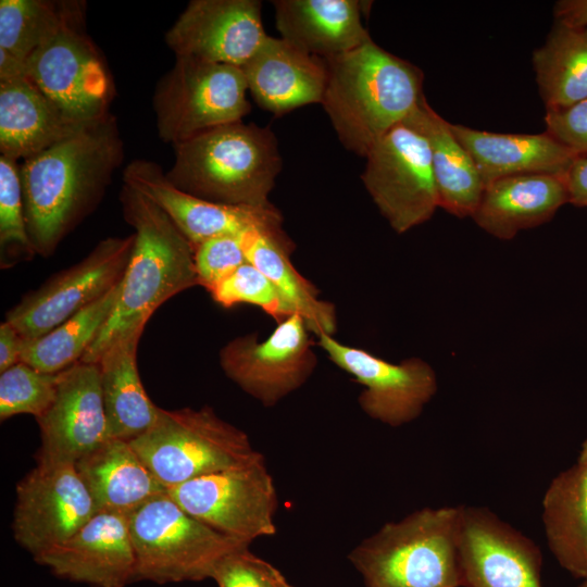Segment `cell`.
<instances>
[{"instance_id": "603a6c76", "label": "cell", "mask_w": 587, "mask_h": 587, "mask_svg": "<svg viewBox=\"0 0 587 587\" xmlns=\"http://www.w3.org/2000/svg\"><path fill=\"white\" fill-rule=\"evenodd\" d=\"M87 124L64 113L28 76L0 82V155L23 161Z\"/></svg>"}, {"instance_id": "1f68e13d", "label": "cell", "mask_w": 587, "mask_h": 587, "mask_svg": "<svg viewBox=\"0 0 587 587\" xmlns=\"http://www.w3.org/2000/svg\"><path fill=\"white\" fill-rule=\"evenodd\" d=\"M120 284L43 336L24 339L21 362L46 373L79 362L111 316Z\"/></svg>"}, {"instance_id": "b9f144b4", "label": "cell", "mask_w": 587, "mask_h": 587, "mask_svg": "<svg viewBox=\"0 0 587 587\" xmlns=\"http://www.w3.org/2000/svg\"><path fill=\"white\" fill-rule=\"evenodd\" d=\"M555 22L573 27H587V0H560L553 8Z\"/></svg>"}, {"instance_id": "ffe728a7", "label": "cell", "mask_w": 587, "mask_h": 587, "mask_svg": "<svg viewBox=\"0 0 587 587\" xmlns=\"http://www.w3.org/2000/svg\"><path fill=\"white\" fill-rule=\"evenodd\" d=\"M35 561L64 579L91 587H125L136 580L128 516L97 512L72 537Z\"/></svg>"}, {"instance_id": "7402d4cb", "label": "cell", "mask_w": 587, "mask_h": 587, "mask_svg": "<svg viewBox=\"0 0 587 587\" xmlns=\"http://www.w3.org/2000/svg\"><path fill=\"white\" fill-rule=\"evenodd\" d=\"M565 203L569 195L564 176L514 175L485 186L472 218L491 236L510 240L523 229L548 222Z\"/></svg>"}, {"instance_id": "f1b7e54d", "label": "cell", "mask_w": 587, "mask_h": 587, "mask_svg": "<svg viewBox=\"0 0 587 587\" xmlns=\"http://www.w3.org/2000/svg\"><path fill=\"white\" fill-rule=\"evenodd\" d=\"M138 342L135 337L120 339L96 362L110 437L126 441L145 434L161 410L141 383L136 362Z\"/></svg>"}, {"instance_id": "4316f807", "label": "cell", "mask_w": 587, "mask_h": 587, "mask_svg": "<svg viewBox=\"0 0 587 587\" xmlns=\"http://www.w3.org/2000/svg\"><path fill=\"white\" fill-rule=\"evenodd\" d=\"M249 263L275 286L291 314H299L311 333L333 335L337 328L335 305L319 298L317 289L294 266V243L285 232L250 228L239 235Z\"/></svg>"}, {"instance_id": "9c48e42d", "label": "cell", "mask_w": 587, "mask_h": 587, "mask_svg": "<svg viewBox=\"0 0 587 587\" xmlns=\"http://www.w3.org/2000/svg\"><path fill=\"white\" fill-rule=\"evenodd\" d=\"M247 91L239 66L176 57L153 95L160 138L175 146L210 129L241 122L250 112Z\"/></svg>"}, {"instance_id": "4dcf8cb0", "label": "cell", "mask_w": 587, "mask_h": 587, "mask_svg": "<svg viewBox=\"0 0 587 587\" xmlns=\"http://www.w3.org/2000/svg\"><path fill=\"white\" fill-rule=\"evenodd\" d=\"M533 65L546 111L587 98V27L555 22L545 43L534 51Z\"/></svg>"}, {"instance_id": "74e56055", "label": "cell", "mask_w": 587, "mask_h": 587, "mask_svg": "<svg viewBox=\"0 0 587 587\" xmlns=\"http://www.w3.org/2000/svg\"><path fill=\"white\" fill-rule=\"evenodd\" d=\"M198 285L207 291L247 263L239 236L212 237L193 250Z\"/></svg>"}, {"instance_id": "7bdbcfd3", "label": "cell", "mask_w": 587, "mask_h": 587, "mask_svg": "<svg viewBox=\"0 0 587 587\" xmlns=\"http://www.w3.org/2000/svg\"><path fill=\"white\" fill-rule=\"evenodd\" d=\"M577 462L587 463V438L582 444Z\"/></svg>"}, {"instance_id": "cb8c5ba5", "label": "cell", "mask_w": 587, "mask_h": 587, "mask_svg": "<svg viewBox=\"0 0 587 587\" xmlns=\"http://www.w3.org/2000/svg\"><path fill=\"white\" fill-rule=\"evenodd\" d=\"M459 141L471 154L486 185L523 174L564 176L577 153L546 132L500 134L451 124Z\"/></svg>"}, {"instance_id": "836d02e7", "label": "cell", "mask_w": 587, "mask_h": 587, "mask_svg": "<svg viewBox=\"0 0 587 587\" xmlns=\"http://www.w3.org/2000/svg\"><path fill=\"white\" fill-rule=\"evenodd\" d=\"M59 373H46L20 362L0 374V419L42 415L54 400Z\"/></svg>"}, {"instance_id": "d4e9b609", "label": "cell", "mask_w": 587, "mask_h": 587, "mask_svg": "<svg viewBox=\"0 0 587 587\" xmlns=\"http://www.w3.org/2000/svg\"><path fill=\"white\" fill-rule=\"evenodd\" d=\"M280 38L324 60L345 54L371 40L355 0H276Z\"/></svg>"}, {"instance_id": "e575fe53", "label": "cell", "mask_w": 587, "mask_h": 587, "mask_svg": "<svg viewBox=\"0 0 587 587\" xmlns=\"http://www.w3.org/2000/svg\"><path fill=\"white\" fill-rule=\"evenodd\" d=\"M224 308L239 303L259 307L279 323L291 315L272 282L247 262L208 291Z\"/></svg>"}, {"instance_id": "2e32d148", "label": "cell", "mask_w": 587, "mask_h": 587, "mask_svg": "<svg viewBox=\"0 0 587 587\" xmlns=\"http://www.w3.org/2000/svg\"><path fill=\"white\" fill-rule=\"evenodd\" d=\"M462 587H542L538 546L486 507L461 505Z\"/></svg>"}, {"instance_id": "5b68a950", "label": "cell", "mask_w": 587, "mask_h": 587, "mask_svg": "<svg viewBox=\"0 0 587 587\" xmlns=\"http://www.w3.org/2000/svg\"><path fill=\"white\" fill-rule=\"evenodd\" d=\"M461 505L422 508L385 523L348 559L365 587H462Z\"/></svg>"}, {"instance_id": "8d00e7d4", "label": "cell", "mask_w": 587, "mask_h": 587, "mask_svg": "<svg viewBox=\"0 0 587 587\" xmlns=\"http://www.w3.org/2000/svg\"><path fill=\"white\" fill-rule=\"evenodd\" d=\"M212 579L217 587H294L274 565L252 553L249 547L226 555Z\"/></svg>"}, {"instance_id": "6da1fadb", "label": "cell", "mask_w": 587, "mask_h": 587, "mask_svg": "<svg viewBox=\"0 0 587 587\" xmlns=\"http://www.w3.org/2000/svg\"><path fill=\"white\" fill-rule=\"evenodd\" d=\"M123 158L112 114L22 161L27 234L35 253L49 257L98 203Z\"/></svg>"}, {"instance_id": "3957f363", "label": "cell", "mask_w": 587, "mask_h": 587, "mask_svg": "<svg viewBox=\"0 0 587 587\" xmlns=\"http://www.w3.org/2000/svg\"><path fill=\"white\" fill-rule=\"evenodd\" d=\"M325 61L322 104L342 146L355 154L365 157L424 96L422 71L373 39Z\"/></svg>"}, {"instance_id": "9a60e30c", "label": "cell", "mask_w": 587, "mask_h": 587, "mask_svg": "<svg viewBox=\"0 0 587 587\" xmlns=\"http://www.w3.org/2000/svg\"><path fill=\"white\" fill-rule=\"evenodd\" d=\"M319 346L364 389L358 401L371 419L391 427L416 420L438 389L434 369L420 358L392 363L333 335H320Z\"/></svg>"}, {"instance_id": "d590c367", "label": "cell", "mask_w": 587, "mask_h": 587, "mask_svg": "<svg viewBox=\"0 0 587 587\" xmlns=\"http://www.w3.org/2000/svg\"><path fill=\"white\" fill-rule=\"evenodd\" d=\"M0 243L35 253L27 234L17 161L0 155Z\"/></svg>"}, {"instance_id": "4fadbf2b", "label": "cell", "mask_w": 587, "mask_h": 587, "mask_svg": "<svg viewBox=\"0 0 587 587\" xmlns=\"http://www.w3.org/2000/svg\"><path fill=\"white\" fill-rule=\"evenodd\" d=\"M96 513L74 463L37 462L16 486L13 535L35 559L67 540Z\"/></svg>"}, {"instance_id": "7c38bea8", "label": "cell", "mask_w": 587, "mask_h": 587, "mask_svg": "<svg viewBox=\"0 0 587 587\" xmlns=\"http://www.w3.org/2000/svg\"><path fill=\"white\" fill-rule=\"evenodd\" d=\"M134 242V234L99 241L82 261L25 295L5 321L24 339L49 333L122 280Z\"/></svg>"}, {"instance_id": "60d3db41", "label": "cell", "mask_w": 587, "mask_h": 587, "mask_svg": "<svg viewBox=\"0 0 587 587\" xmlns=\"http://www.w3.org/2000/svg\"><path fill=\"white\" fill-rule=\"evenodd\" d=\"M24 338L4 320L0 325V373L21 362Z\"/></svg>"}, {"instance_id": "ab89813d", "label": "cell", "mask_w": 587, "mask_h": 587, "mask_svg": "<svg viewBox=\"0 0 587 587\" xmlns=\"http://www.w3.org/2000/svg\"><path fill=\"white\" fill-rule=\"evenodd\" d=\"M569 203L587 207V154H577L564 175Z\"/></svg>"}, {"instance_id": "ba28073f", "label": "cell", "mask_w": 587, "mask_h": 587, "mask_svg": "<svg viewBox=\"0 0 587 587\" xmlns=\"http://www.w3.org/2000/svg\"><path fill=\"white\" fill-rule=\"evenodd\" d=\"M29 79L80 123L108 116L114 96L108 66L85 28V3L62 1L58 24L26 62Z\"/></svg>"}, {"instance_id": "277c9868", "label": "cell", "mask_w": 587, "mask_h": 587, "mask_svg": "<svg viewBox=\"0 0 587 587\" xmlns=\"http://www.w3.org/2000/svg\"><path fill=\"white\" fill-rule=\"evenodd\" d=\"M173 147L174 163L165 174L179 189L227 205H272L268 195L283 162L270 127L236 122Z\"/></svg>"}, {"instance_id": "ee69618b", "label": "cell", "mask_w": 587, "mask_h": 587, "mask_svg": "<svg viewBox=\"0 0 587 587\" xmlns=\"http://www.w3.org/2000/svg\"><path fill=\"white\" fill-rule=\"evenodd\" d=\"M578 587H587V579H584L583 583Z\"/></svg>"}, {"instance_id": "83f0119b", "label": "cell", "mask_w": 587, "mask_h": 587, "mask_svg": "<svg viewBox=\"0 0 587 587\" xmlns=\"http://www.w3.org/2000/svg\"><path fill=\"white\" fill-rule=\"evenodd\" d=\"M408 117L428 141L439 208L457 217H472L485 184L471 154L425 96Z\"/></svg>"}, {"instance_id": "f546056e", "label": "cell", "mask_w": 587, "mask_h": 587, "mask_svg": "<svg viewBox=\"0 0 587 587\" xmlns=\"http://www.w3.org/2000/svg\"><path fill=\"white\" fill-rule=\"evenodd\" d=\"M548 547L572 576L587 579V463L559 473L542 498Z\"/></svg>"}, {"instance_id": "5bb4252c", "label": "cell", "mask_w": 587, "mask_h": 587, "mask_svg": "<svg viewBox=\"0 0 587 587\" xmlns=\"http://www.w3.org/2000/svg\"><path fill=\"white\" fill-rule=\"evenodd\" d=\"M310 333L302 316L291 314L265 340L246 335L229 341L221 350V366L243 391L273 407L313 373L317 360Z\"/></svg>"}, {"instance_id": "8fae6325", "label": "cell", "mask_w": 587, "mask_h": 587, "mask_svg": "<svg viewBox=\"0 0 587 587\" xmlns=\"http://www.w3.org/2000/svg\"><path fill=\"white\" fill-rule=\"evenodd\" d=\"M168 495L189 514L237 540L251 544L276 534L277 492L262 453L173 487Z\"/></svg>"}, {"instance_id": "52a82bcc", "label": "cell", "mask_w": 587, "mask_h": 587, "mask_svg": "<svg viewBox=\"0 0 587 587\" xmlns=\"http://www.w3.org/2000/svg\"><path fill=\"white\" fill-rule=\"evenodd\" d=\"M129 442L167 489L261 454L243 430L210 407L161 409L155 423Z\"/></svg>"}, {"instance_id": "484cf974", "label": "cell", "mask_w": 587, "mask_h": 587, "mask_svg": "<svg viewBox=\"0 0 587 587\" xmlns=\"http://www.w3.org/2000/svg\"><path fill=\"white\" fill-rule=\"evenodd\" d=\"M97 512L130 515L168 489L129 441L110 438L75 463Z\"/></svg>"}, {"instance_id": "8992f818", "label": "cell", "mask_w": 587, "mask_h": 587, "mask_svg": "<svg viewBox=\"0 0 587 587\" xmlns=\"http://www.w3.org/2000/svg\"><path fill=\"white\" fill-rule=\"evenodd\" d=\"M128 523L136 580L167 584L212 578L226 555L250 546L199 521L168 491L128 515Z\"/></svg>"}, {"instance_id": "44dd1931", "label": "cell", "mask_w": 587, "mask_h": 587, "mask_svg": "<svg viewBox=\"0 0 587 587\" xmlns=\"http://www.w3.org/2000/svg\"><path fill=\"white\" fill-rule=\"evenodd\" d=\"M241 68L254 101L275 115L322 103L327 80L326 61L283 38L267 35Z\"/></svg>"}, {"instance_id": "30bf717a", "label": "cell", "mask_w": 587, "mask_h": 587, "mask_svg": "<svg viewBox=\"0 0 587 587\" xmlns=\"http://www.w3.org/2000/svg\"><path fill=\"white\" fill-rule=\"evenodd\" d=\"M361 179L391 228L403 234L439 208L428 141L407 117L365 155Z\"/></svg>"}, {"instance_id": "e0dca14e", "label": "cell", "mask_w": 587, "mask_h": 587, "mask_svg": "<svg viewBox=\"0 0 587 587\" xmlns=\"http://www.w3.org/2000/svg\"><path fill=\"white\" fill-rule=\"evenodd\" d=\"M124 184L160 208L195 250L203 241L222 235L239 236L250 228L282 232L283 216L270 207H237L192 196L170 182L154 162L134 160L123 172Z\"/></svg>"}, {"instance_id": "d6986e66", "label": "cell", "mask_w": 587, "mask_h": 587, "mask_svg": "<svg viewBox=\"0 0 587 587\" xmlns=\"http://www.w3.org/2000/svg\"><path fill=\"white\" fill-rule=\"evenodd\" d=\"M36 421L37 462L75 464L110 439L98 364L79 361L60 372L54 400Z\"/></svg>"}, {"instance_id": "ac0fdd59", "label": "cell", "mask_w": 587, "mask_h": 587, "mask_svg": "<svg viewBox=\"0 0 587 587\" xmlns=\"http://www.w3.org/2000/svg\"><path fill=\"white\" fill-rule=\"evenodd\" d=\"M258 0H192L165 35L176 57L243 66L267 34Z\"/></svg>"}, {"instance_id": "d6a6232c", "label": "cell", "mask_w": 587, "mask_h": 587, "mask_svg": "<svg viewBox=\"0 0 587 587\" xmlns=\"http://www.w3.org/2000/svg\"><path fill=\"white\" fill-rule=\"evenodd\" d=\"M62 1L1 0L0 50L26 64L59 22Z\"/></svg>"}, {"instance_id": "7a4b0ae2", "label": "cell", "mask_w": 587, "mask_h": 587, "mask_svg": "<svg viewBox=\"0 0 587 587\" xmlns=\"http://www.w3.org/2000/svg\"><path fill=\"white\" fill-rule=\"evenodd\" d=\"M135 242L113 312L82 362L96 363L115 341L141 337L155 310L173 296L198 285L193 250L168 216L127 185L120 195Z\"/></svg>"}, {"instance_id": "f35d334b", "label": "cell", "mask_w": 587, "mask_h": 587, "mask_svg": "<svg viewBox=\"0 0 587 587\" xmlns=\"http://www.w3.org/2000/svg\"><path fill=\"white\" fill-rule=\"evenodd\" d=\"M546 133L577 154H587V98L567 108L548 110Z\"/></svg>"}]
</instances>
